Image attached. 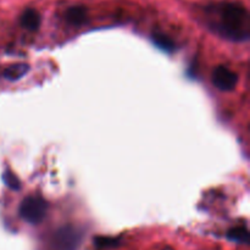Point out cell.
Masks as SVG:
<instances>
[{"label": "cell", "instance_id": "3", "mask_svg": "<svg viewBox=\"0 0 250 250\" xmlns=\"http://www.w3.org/2000/svg\"><path fill=\"white\" fill-rule=\"evenodd\" d=\"M82 241V234L72 226H63L55 232L53 246L55 250H77Z\"/></svg>", "mask_w": 250, "mask_h": 250}, {"label": "cell", "instance_id": "4", "mask_svg": "<svg viewBox=\"0 0 250 250\" xmlns=\"http://www.w3.org/2000/svg\"><path fill=\"white\" fill-rule=\"evenodd\" d=\"M212 82H214L215 87L224 92H229L232 90L237 85L238 82V76L229 70L226 66H219L215 68L214 75H212Z\"/></svg>", "mask_w": 250, "mask_h": 250}, {"label": "cell", "instance_id": "10", "mask_svg": "<svg viewBox=\"0 0 250 250\" xmlns=\"http://www.w3.org/2000/svg\"><path fill=\"white\" fill-rule=\"evenodd\" d=\"M2 180H4V183L7 187L14 190H19L20 187H21V183H20L19 178L11 171H5L4 175H2Z\"/></svg>", "mask_w": 250, "mask_h": 250}, {"label": "cell", "instance_id": "7", "mask_svg": "<svg viewBox=\"0 0 250 250\" xmlns=\"http://www.w3.org/2000/svg\"><path fill=\"white\" fill-rule=\"evenodd\" d=\"M29 71V66L27 63H14L6 67L4 71V77L9 81H19Z\"/></svg>", "mask_w": 250, "mask_h": 250}, {"label": "cell", "instance_id": "1", "mask_svg": "<svg viewBox=\"0 0 250 250\" xmlns=\"http://www.w3.org/2000/svg\"><path fill=\"white\" fill-rule=\"evenodd\" d=\"M209 14L214 16L212 27L220 34L236 42L249 38L250 16L246 7L239 2H221L209 7Z\"/></svg>", "mask_w": 250, "mask_h": 250}, {"label": "cell", "instance_id": "5", "mask_svg": "<svg viewBox=\"0 0 250 250\" xmlns=\"http://www.w3.org/2000/svg\"><path fill=\"white\" fill-rule=\"evenodd\" d=\"M20 23L27 31H37L41 27L42 17L34 9H26L20 17Z\"/></svg>", "mask_w": 250, "mask_h": 250}, {"label": "cell", "instance_id": "9", "mask_svg": "<svg viewBox=\"0 0 250 250\" xmlns=\"http://www.w3.org/2000/svg\"><path fill=\"white\" fill-rule=\"evenodd\" d=\"M151 39H153L154 44H155L158 48L163 49V50L165 51L175 50V43H173V41L170 38V37L165 36V34L154 33L153 37H151Z\"/></svg>", "mask_w": 250, "mask_h": 250}, {"label": "cell", "instance_id": "11", "mask_svg": "<svg viewBox=\"0 0 250 250\" xmlns=\"http://www.w3.org/2000/svg\"><path fill=\"white\" fill-rule=\"evenodd\" d=\"M95 244L100 248H107V247H114L117 244L116 238H110V237H98L95 239Z\"/></svg>", "mask_w": 250, "mask_h": 250}, {"label": "cell", "instance_id": "8", "mask_svg": "<svg viewBox=\"0 0 250 250\" xmlns=\"http://www.w3.org/2000/svg\"><path fill=\"white\" fill-rule=\"evenodd\" d=\"M227 237L237 243L247 244L249 242V231L246 226H237L227 232Z\"/></svg>", "mask_w": 250, "mask_h": 250}, {"label": "cell", "instance_id": "6", "mask_svg": "<svg viewBox=\"0 0 250 250\" xmlns=\"http://www.w3.org/2000/svg\"><path fill=\"white\" fill-rule=\"evenodd\" d=\"M66 21L68 22L72 26H81V24L84 23L87 21V9L82 5H75V6H71L70 9H67L65 14Z\"/></svg>", "mask_w": 250, "mask_h": 250}, {"label": "cell", "instance_id": "2", "mask_svg": "<svg viewBox=\"0 0 250 250\" xmlns=\"http://www.w3.org/2000/svg\"><path fill=\"white\" fill-rule=\"evenodd\" d=\"M46 210H48V205L45 200L37 195L27 197L20 205V215L22 219L32 225L41 224L46 216Z\"/></svg>", "mask_w": 250, "mask_h": 250}]
</instances>
